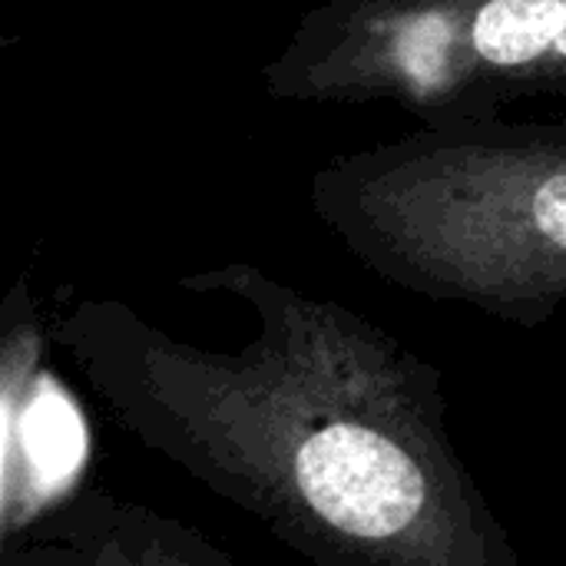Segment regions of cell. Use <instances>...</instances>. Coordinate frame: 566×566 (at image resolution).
Returning <instances> with one entry per match:
<instances>
[{"instance_id":"obj_2","label":"cell","mask_w":566,"mask_h":566,"mask_svg":"<svg viewBox=\"0 0 566 566\" xmlns=\"http://www.w3.org/2000/svg\"><path fill=\"white\" fill-rule=\"evenodd\" d=\"M318 222L381 282L521 328L566 305V123L438 116L308 179Z\"/></svg>"},{"instance_id":"obj_1","label":"cell","mask_w":566,"mask_h":566,"mask_svg":"<svg viewBox=\"0 0 566 566\" xmlns=\"http://www.w3.org/2000/svg\"><path fill=\"white\" fill-rule=\"evenodd\" d=\"M179 285L239 302L249 335L206 348L119 298L70 302L50 325L129 438L315 564L521 566L458 451L434 361L249 262Z\"/></svg>"}]
</instances>
